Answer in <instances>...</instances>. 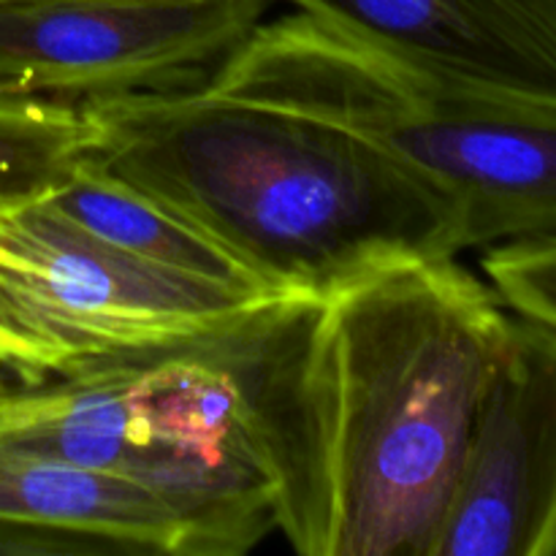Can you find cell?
I'll return each instance as SVG.
<instances>
[{
	"label": "cell",
	"instance_id": "cell-1",
	"mask_svg": "<svg viewBox=\"0 0 556 556\" xmlns=\"http://www.w3.org/2000/svg\"><path fill=\"white\" fill-rule=\"evenodd\" d=\"M510 315L456 261L264 304L228 356L304 556H434Z\"/></svg>",
	"mask_w": 556,
	"mask_h": 556
},
{
	"label": "cell",
	"instance_id": "cell-2",
	"mask_svg": "<svg viewBox=\"0 0 556 556\" xmlns=\"http://www.w3.org/2000/svg\"><path fill=\"white\" fill-rule=\"evenodd\" d=\"M85 161L182 215L286 296H326L459 255L456 217L389 155L324 119L210 87L81 103Z\"/></svg>",
	"mask_w": 556,
	"mask_h": 556
},
{
	"label": "cell",
	"instance_id": "cell-3",
	"mask_svg": "<svg viewBox=\"0 0 556 556\" xmlns=\"http://www.w3.org/2000/svg\"><path fill=\"white\" fill-rule=\"evenodd\" d=\"M210 90L324 119L451 206L462 250L556 239V109L483 96L293 14L261 22Z\"/></svg>",
	"mask_w": 556,
	"mask_h": 556
},
{
	"label": "cell",
	"instance_id": "cell-4",
	"mask_svg": "<svg viewBox=\"0 0 556 556\" xmlns=\"http://www.w3.org/2000/svg\"><path fill=\"white\" fill-rule=\"evenodd\" d=\"M233 326L0 386V445L152 489L185 519L193 556L248 554L277 532V486L228 356Z\"/></svg>",
	"mask_w": 556,
	"mask_h": 556
},
{
	"label": "cell",
	"instance_id": "cell-5",
	"mask_svg": "<svg viewBox=\"0 0 556 556\" xmlns=\"http://www.w3.org/2000/svg\"><path fill=\"white\" fill-rule=\"evenodd\" d=\"M277 299L144 264L41 188L0 190V372L20 386L201 342Z\"/></svg>",
	"mask_w": 556,
	"mask_h": 556
},
{
	"label": "cell",
	"instance_id": "cell-6",
	"mask_svg": "<svg viewBox=\"0 0 556 556\" xmlns=\"http://www.w3.org/2000/svg\"><path fill=\"white\" fill-rule=\"evenodd\" d=\"M269 0H27L0 5V87L87 103L206 87Z\"/></svg>",
	"mask_w": 556,
	"mask_h": 556
},
{
	"label": "cell",
	"instance_id": "cell-7",
	"mask_svg": "<svg viewBox=\"0 0 556 556\" xmlns=\"http://www.w3.org/2000/svg\"><path fill=\"white\" fill-rule=\"evenodd\" d=\"M434 556H556V331L510 320Z\"/></svg>",
	"mask_w": 556,
	"mask_h": 556
},
{
	"label": "cell",
	"instance_id": "cell-8",
	"mask_svg": "<svg viewBox=\"0 0 556 556\" xmlns=\"http://www.w3.org/2000/svg\"><path fill=\"white\" fill-rule=\"evenodd\" d=\"M440 81L556 109V0H282Z\"/></svg>",
	"mask_w": 556,
	"mask_h": 556
},
{
	"label": "cell",
	"instance_id": "cell-9",
	"mask_svg": "<svg viewBox=\"0 0 556 556\" xmlns=\"http://www.w3.org/2000/svg\"><path fill=\"white\" fill-rule=\"evenodd\" d=\"M0 556H193V538L141 483L0 445Z\"/></svg>",
	"mask_w": 556,
	"mask_h": 556
},
{
	"label": "cell",
	"instance_id": "cell-10",
	"mask_svg": "<svg viewBox=\"0 0 556 556\" xmlns=\"http://www.w3.org/2000/svg\"><path fill=\"white\" fill-rule=\"evenodd\" d=\"M41 193L76 226L144 264L217 282L233 291L286 296L264 286L242 261L233 258L223 244L182 215L109 177L85 157L54 182L43 185Z\"/></svg>",
	"mask_w": 556,
	"mask_h": 556
},
{
	"label": "cell",
	"instance_id": "cell-11",
	"mask_svg": "<svg viewBox=\"0 0 556 556\" xmlns=\"http://www.w3.org/2000/svg\"><path fill=\"white\" fill-rule=\"evenodd\" d=\"M96 134L81 103L0 87V190L54 182L87 155Z\"/></svg>",
	"mask_w": 556,
	"mask_h": 556
},
{
	"label": "cell",
	"instance_id": "cell-12",
	"mask_svg": "<svg viewBox=\"0 0 556 556\" xmlns=\"http://www.w3.org/2000/svg\"><path fill=\"white\" fill-rule=\"evenodd\" d=\"M481 266L505 307L556 331V239L494 244Z\"/></svg>",
	"mask_w": 556,
	"mask_h": 556
},
{
	"label": "cell",
	"instance_id": "cell-13",
	"mask_svg": "<svg viewBox=\"0 0 556 556\" xmlns=\"http://www.w3.org/2000/svg\"><path fill=\"white\" fill-rule=\"evenodd\" d=\"M5 383H14V380H11L9 375H3V372H0V386H5Z\"/></svg>",
	"mask_w": 556,
	"mask_h": 556
},
{
	"label": "cell",
	"instance_id": "cell-14",
	"mask_svg": "<svg viewBox=\"0 0 556 556\" xmlns=\"http://www.w3.org/2000/svg\"><path fill=\"white\" fill-rule=\"evenodd\" d=\"M5 3H27V0H0V5H5Z\"/></svg>",
	"mask_w": 556,
	"mask_h": 556
}]
</instances>
